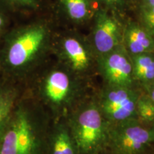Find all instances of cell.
Instances as JSON below:
<instances>
[{
	"label": "cell",
	"mask_w": 154,
	"mask_h": 154,
	"mask_svg": "<svg viewBox=\"0 0 154 154\" xmlns=\"http://www.w3.org/2000/svg\"><path fill=\"white\" fill-rule=\"evenodd\" d=\"M97 72L105 85L136 87L131 57L122 45L97 58Z\"/></svg>",
	"instance_id": "8"
},
{
	"label": "cell",
	"mask_w": 154,
	"mask_h": 154,
	"mask_svg": "<svg viewBox=\"0 0 154 154\" xmlns=\"http://www.w3.org/2000/svg\"><path fill=\"white\" fill-rule=\"evenodd\" d=\"M63 10L71 20L84 22L92 14V0H61Z\"/></svg>",
	"instance_id": "14"
},
{
	"label": "cell",
	"mask_w": 154,
	"mask_h": 154,
	"mask_svg": "<svg viewBox=\"0 0 154 154\" xmlns=\"http://www.w3.org/2000/svg\"><path fill=\"white\" fill-rule=\"evenodd\" d=\"M24 90L20 83L0 77V134Z\"/></svg>",
	"instance_id": "12"
},
{
	"label": "cell",
	"mask_w": 154,
	"mask_h": 154,
	"mask_svg": "<svg viewBox=\"0 0 154 154\" xmlns=\"http://www.w3.org/2000/svg\"><path fill=\"white\" fill-rule=\"evenodd\" d=\"M136 116L144 124H154V102L145 93L141 92L136 104Z\"/></svg>",
	"instance_id": "15"
},
{
	"label": "cell",
	"mask_w": 154,
	"mask_h": 154,
	"mask_svg": "<svg viewBox=\"0 0 154 154\" xmlns=\"http://www.w3.org/2000/svg\"><path fill=\"white\" fill-rule=\"evenodd\" d=\"M154 145V124H144L137 119L109 127L107 148L111 154H144Z\"/></svg>",
	"instance_id": "5"
},
{
	"label": "cell",
	"mask_w": 154,
	"mask_h": 154,
	"mask_svg": "<svg viewBox=\"0 0 154 154\" xmlns=\"http://www.w3.org/2000/svg\"><path fill=\"white\" fill-rule=\"evenodd\" d=\"M94 17L93 30L89 42L98 58L122 45L124 26L106 9L96 10Z\"/></svg>",
	"instance_id": "9"
},
{
	"label": "cell",
	"mask_w": 154,
	"mask_h": 154,
	"mask_svg": "<svg viewBox=\"0 0 154 154\" xmlns=\"http://www.w3.org/2000/svg\"><path fill=\"white\" fill-rule=\"evenodd\" d=\"M140 8L154 7V0H140Z\"/></svg>",
	"instance_id": "22"
},
{
	"label": "cell",
	"mask_w": 154,
	"mask_h": 154,
	"mask_svg": "<svg viewBox=\"0 0 154 154\" xmlns=\"http://www.w3.org/2000/svg\"><path fill=\"white\" fill-rule=\"evenodd\" d=\"M122 46L130 57L154 52V36L141 24L129 22L123 28Z\"/></svg>",
	"instance_id": "10"
},
{
	"label": "cell",
	"mask_w": 154,
	"mask_h": 154,
	"mask_svg": "<svg viewBox=\"0 0 154 154\" xmlns=\"http://www.w3.org/2000/svg\"><path fill=\"white\" fill-rule=\"evenodd\" d=\"M66 119L78 154H100L106 149L110 125L95 98L84 100Z\"/></svg>",
	"instance_id": "4"
},
{
	"label": "cell",
	"mask_w": 154,
	"mask_h": 154,
	"mask_svg": "<svg viewBox=\"0 0 154 154\" xmlns=\"http://www.w3.org/2000/svg\"><path fill=\"white\" fill-rule=\"evenodd\" d=\"M56 52L59 63L80 78L97 72V57L89 41L78 34H69L59 40Z\"/></svg>",
	"instance_id": "6"
},
{
	"label": "cell",
	"mask_w": 154,
	"mask_h": 154,
	"mask_svg": "<svg viewBox=\"0 0 154 154\" xmlns=\"http://www.w3.org/2000/svg\"><path fill=\"white\" fill-rule=\"evenodd\" d=\"M2 76V71H1V66H0V77Z\"/></svg>",
	"instance_id": "23"
},
{
	"label": "cell",
	"mask_w": 154,
	"mask_h": 154,
	"mask_svg": "<svg viewBox=\"0 0 154 154\" xmlns=\"http://www.w3.org/2000/svg\"><path fill=\"white\" fill-rule=\"evenodd\" d=\"M83 80L58 63L41 72L27 89L51 120H57L66 118L86 99Z\"/></svg>",
	"instance_id": "3"
},
{
	"label": "cell",
	"mask_w": 154,
	"mask_h": 154,
	"mask_svg": "<svg viewBox=\"0 0 154 154\" xmlns=\"http://www.w3.org/2000/svg\"><path fill=\"white\" fill-rule=\"evenodd\" d=\"M141 23L154 21V7L140 8Z\"/></svg>",
	"instance_id": "18"
},
{
	"label": "cell",
	"mask_w": 154,
	"mask_h": 154,
	"mask_svg": "<svg viewBox=\"0 0 154 154\" xmlns=\"http://www.w3.org/2000/svg\"><path fill=\"white\" fill-rule=\"evenodd\" d=\"M51 119L25 88L0 134V154H48Z\"/></svg>",
	"instance_id": "1"
},
{
	"label": "cell",
	"mask_w": 154,
	"mask_h": 154,
	"mask_svg": "<svg viewBox=\"0 0 154 154\" xmlns=\"http://www.w3.org/2000/svg\"><path fill=\"white\" fill-rule=\"evenodd\" d=\"M50 43L51 31L45 22H34L13 30L0 51L2 76L22 84L41 66Z\"/></svg>",
	"instance_id": "2"
},
{
	"label": "cell",
	"mask_w": 154,
	"mask_h": 154,
	"mask_svg": "<svg viewBox=\"0 0 154 154\" xmlns=\"http://www.w3.org/2000/svg\"><path fill=\"white\" fill-rule=\"evenodd\" d=\"M140 93L136 87L104 84L95 99L103 116L111 126L137 119L136 104Z\"/></svg>",
	"instance_id": "7"
},
{
	"label": "cell",
	"mask_w": 154,
	"mask_h": 154,
	"mask_svg": "<svg viewBox=\"0 0 154 154\" xmlns=\"http://www.w3.org/2000/svg\"><path fill=\"white\" fill-rule=\"evenodd\" d=\"M141 24L154 36V21L143 22Z\"/></svg>",
	"instance_id": "21"
},
{
	"label": "cell",
	"mask_w": 154,
	"mask_h": 154,
	"mask_svg": "<svg viewBox=\"0 0 154 154\" xmlns=\"http://www.w3.org/2000/svg\"><path fill=\"white\" fill-rule=\"evenodd\" d=\"M109 11L117 10L124 7L126 0H98Z\"/></svg>",
	"instance_id": "17"
},
{
	"label": "cell",
	"mask_w": 154,
	"mask_h": 154,
	"mask_svg": "<svg viewBox=\"0 0 154 154\" xmlns=\"http://www.w3.org/2000/svg\"><path fill=\"white\" fill-rule=\"evenodd\" d=\"M6 5L15 8L36 9L38 6V0H1Z\"/></svg>",
	"instance_id": "16"
},
{
	"label": "cell",
	"mask_w": 154,
	"mask_h": 154,
	"mask_svg": "<svg viewBox=\"0 0 154 154\" xmlns=\"http://www.w3.org/2000/svg\"><path fill=\"white\" fill-rule=\"evenodd\" d=\"M142 88L143 93H145L154 102V82Z\"/></svg>",
	"instance_id": "19"
},
{
	"label": "cell",
	"mask_w": 154,
	"mask_h": 154,
	"mask_svg": "<svg viewBox=\"0 0 154 154\" xmlns=\"http://www.w3.org/2000/svg\"><path fill=\"white\" fill-rule=\"evenodd\" d=\"M48 154H78L66 118L51 120L48 136Z\"/></svg>",
	"instance_id": "11"
},
{
	"label": "cell",
	"mask_w": 154,
	"mask_h": 154,
	"mask_svg": "<svg viewBox=\"0 0 154 154\" xmlns=\"http://www.w3.org/2000/svg\"><path fill=\"white\" fill-rule=\"evenodd\" d=\"M133 74L137 85L143 87L154 82V52L131 57Z\"/></svg>",
	"instance_id": "13"
},
{
	"label": "cell",
	"mask_w": 154,
	"mask_h": 154,
	"mask_svg": "<svg viewBox=\"0 0 154 154\" xmlns=\"http://www.w3.org/2000/svg\"><path fill=\"white\" fill-rule=\"evenodd\" d=\"M7 19L6 17L2 13L0 12V36L3 34L4 31L6 28V25H7Z\"/></svg>",
	"instance_id": "20"
}]
</instances>
